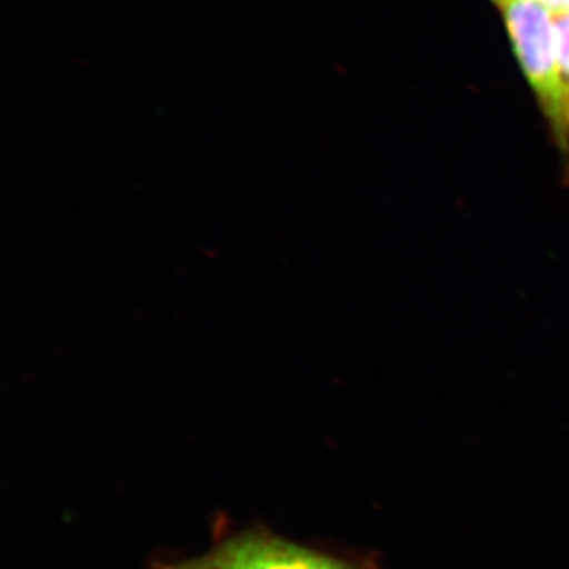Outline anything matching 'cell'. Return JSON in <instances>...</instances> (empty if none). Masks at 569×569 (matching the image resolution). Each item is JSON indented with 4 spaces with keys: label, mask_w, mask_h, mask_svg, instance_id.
<instances>
[{
    "label": "cell",
    "mask_w": 569,
    "mask_h": 569,
    "mask_svg": "<svg viewBox=\"0 0 569 569\" xmlns=\"http://www.w3.org/2000/svg\"><path fill=\"white\" fill-rule=\"evenodd\" d=\"M520 67L569 167V104L557 56L556 14L537 0L501 6Z\"/></svg>",
    "instance_id": "obj_1"
},
{
    "label": "cell",
    "mask_w": 569,
    "mask_h": 569,
    "mask_svg": "<svg viewBox=\"0 0 569 569\" xmlns=\"http://www.w3.org/2000/svg\"><path fill=\"white\" fill-rule=\"evenodd\" d=\"M156 569H369L272 531L250 529L230 535L203 556L164 561Z\"/></svg>",
    "instance_id": "obj_2"
},
{
    "label": "cell",
    "mask_w": 569,
    "mask_h": 569,
    "mask_svg": "<svg viewBox=\"0 0 569 569\" xmlns=\"http://www.w3.org/2000/svg\"><path fill=\"white\" fill-rule=\"evenodd\" d=\"M557 56L569 104V13L556 17Z\"/></svg>",
    "instance_id": "obj_3"
},
{
    "label": "cell",
    "mask_w": 569,
    "mask_h": 569,
    "mask_svg": "<svg viewBox=\"0 0 569 569\" xmlns=\"http://www.w3.org/2000/svg\"><path fill=\"white\" fill-rule=\"evenodd\" d=\"M537 2L552 11L556 17H560V14L568 13L569 11V0H537Z\"/></svg>",
    "instance_id": "obj_4"
},
{
    "label": "cell",
    "mask_w": 569,
    "mask_h": 569,
    "mask_svg": "<svg viewBox=\"0 0 569 569\" xmlns=\"http://www.w3.org/2000/svg\"><path fill=\"white\" fill-rule=\"evenodd\" d=\"M492 2H496L497 6H503L505 2H507V0H492Z\"/></svg>",
    "instance_id": "obj_5"
},
{
    "label": "cell",
    "mask_w": 569,
    "mask_h": 569,
    "mask_svg": "<svg viewBox=\"0 0 569 569\" xmlns=\"http://www.w3.org/2000/svg\"><path fill=\"white\" fill-rule=\"evenodd\" d=\"M568 13H569V11H568ZM568 13H565V14H568Z\"/></svg>",
    "instance_id": "obj_6"
}]
</instances>
